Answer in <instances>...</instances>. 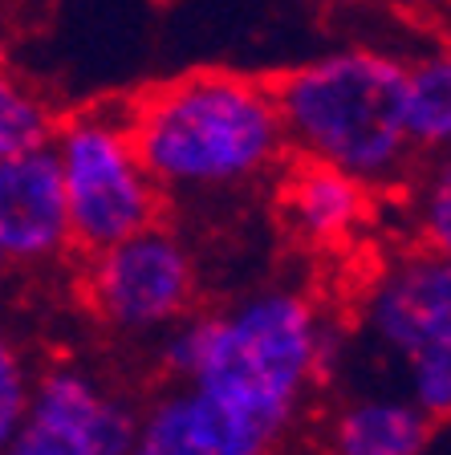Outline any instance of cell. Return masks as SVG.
Masks as SVG:
<instances>
[{"label":"cell","mask_w":451,"mask_h":455,"mask_svg":"<svg viewBox=\"0 0 451 455\" xmlns=\"http://www.w3.org/2000/svg\"><path fill=\"white\" fill-rule=\"evenodd\" d=\"M0 66H4V41H0Z\"/></svg>","instance_id":"2e32d148"},{"label":"cell","mask_w":451,"mask_h":455,"mask_svg":"<svg viewBox=\"0 0 451 455\" xmlns=\"http://www.w3.org/2000/svg\"><path fill=\"white\" fill-rule=\"evenodd\" d=\"M403 126L411 151H447L451 147V57H427L407 66Z\"/></svg>","instance_id":"7c38bea8"},{"label":"cell","mask_w":451,"mask_h":455,"mask_svg":"<svg viewBox=\"0 0 451 455\" xmlns=\"http://www.w3.org/2000/svg\"><path fill=\"white\" fill-rule=\"evenodd\" d=\"M142 167L159 191L199 196L253 183L285 151L273 85L240 74H188L126 110Z\"/></svg>","instance_id":"7a4b0ae2"},{"label":"cell","mask_w":451,"mask_h":455,"mask_svg":"<svg viewBox=\"0 0 451 455\" xmlns=\"http://www.w3.org/2000/svg\"><path fill=\"white\" fill-rule=\"evenodd\" d=\"M139 447V411L77 366L33 374L17 455H126Z\"/></svg>","instance_id":"52a82bcc"},{"label":"cell","mask_w":451,"mask_h":455,"mask_svg":"<svg viewBox=\"0 0 451 455\" xmlns=\"http://www.w3.org/2000/svg\"><path fill=\"white\" fill-rule=\"evenodd\" d=\"M57 131L53 110L45 98L20 77L4 74L0 66V155H20L33 147H49Z\"/></svg>","instance_id":"4fadbf2b"},{"label":"cell","mask_w":451,"mask_h":455,"mask_svg":"<svg viewBox=\"0 0 451 455\" xmlns=\"http://www.w3.org/2000/svg\"><path fill=\"white\" fill-rule=\"evenodd\" d=\"M4 273H9V268H4V260H0V276H4Z\"/></svg>","instance_id":"e0dca14e"},{"label":"cell","mask_w":451,"mask_h":455,"mask_svg":"<svg viewBox=\"0 0 451 455\" xmlns=\"http://www.w3.org/2000/svg\"><path fill=\"white\" fill-rule=\"evenodd\" d=\"M28 390H33V370H28V358L9 333L0 330V451L12 447V435L20 427V415H25Z\"/></svg>","instance_id":"5bb4252c"},{"label":"cell","mask_w":451,"mask_h":455,"mask_svg":"<svg viewBox=\"0 0 451 455\" xmlns=\"http://www.w3.org/2000/svg\"><path fill=\"white\" fill-rule=\"evenodd\" d=\"M447 57H451V49H447Z\"/></svg>","instance_id":"ac0fdd59"},{"label":"cell","mask_w":451,"mask_h":455,"mask_svg":"<svg viewBox=\"0 0 451 455\" xmlns=\"http://www.w3.org/2000/svg\"><path fill=\"white\" fill-rule=\"evenodd\" d=\"M419 220H423L427 248H435V252H443L451 260V163L427 183L423 204H419Z\"/></svg>","instance_id":"9a60e30c"},{"label":"cell","mask_w":451,"mask_h":455,"mask_svg":"<svg viewBox=\"0 0 451 455\" xmlns=\"http://www.w3.org/2000/svg\"><path fill=\"white\" fill-rule=\"evenodd\" d=\"M281 208L305 240H338L362 220L366 183L338 167H329V163L305 159L285 180Z\"/></svg>","instance_id":"8fae6325"},{"label":"cell","mask_w":451,"mask_h":455,"mask_svg":"<svg viewBox=\"0 0 451 455\" xmlns=\"http://www.w3.org/2000/svg\"><path fill=\"white\" fill-rule=\"evenodd\" d=\"M435 419L407 395H362L334 415L329 443L342 455H419L435 435Z\"/></svg>","instance_id":"30bf717a"},{"label":"cell","mask_w":451,"mask_h":455,"mask_svg":"<svg viewBox=\"0 0 451 455\" xmlns=\"http://www.w3.org/2000/svg\"><path fill=\"white\" fill-rule=\"evenodd\" d=\"M53 155L69 212V240L85 256L159 220V183L142 167L126 118L85 110L57 123Z\"/></svg>","instance_id":"5b68a950"},{"label":"cell","mask_w":451,"mask_h":455,"mask_svg":"<svg viewBox=\"0 0 451 455\" xmlns=\"http://www.w3.org/2000/svg\"><path fill=\"white\" fill-rule=\"evenodd\" d=\"M69 212L53 147L0 155V260L37 268L69 252Z\"/></svg>","instance_id":"ba28073f"},{"label":"cell","mask_w":451,"mask_h":455,"mask_svg":"<svg viewBox=\"0 0 451 455\" xmlns=\"http://www.w3.org/2000/svg\"><path fill=\"white\" fill-rule=\"evenodd\" d=\"M90 305L110 330H171L196 305V265L183 240L155 220L134 236L94 252Z\"/></svg>","instance_id":"8992f818"},{"label":"cell","mask_w":451,"mask_h":455,"mask_svg":"<svg viewBox=\"0 0 451 455\" xmlns=\"http://www.w3.org/2000/svg\"><path fill=\"white\" fill-rule=\"evenodd\" d=\"M142 455H256L261 443L212 395L191 382L167 387L139 411Z\"/></svg>","instance_id":"9c48e42d"},{"label":"cell","mask_w":451,"mask_h":455,"mask_svg":"<svg viewBox=\"0 0 451 455\" xmlns=\"http://www.w3.org/2000/svg\"><path fill=\"white\" fill-rule=\"evenodd\" d=\"M163 366L175 382L216 398L269 451L289 435L313 382L326 374L329 330L301 293L269 289L228 309L179 317Z\"/></svg>","instance_id":"6da1fadb"},{"label":"cell","mask_w":451,"mask_h":455,"mask_svg":"<svg viewBox=\"0 0 451 455\" xmlns=\"http://www.w3.org/2000/svg\"><path fill=\"white\" fill-rule=\"evenodd\" d=\"M407 61L374 49H342L273 82L285 139L305 159L362 183L395 180L411 159L403 126Z\"/></svg>","instance_id":"3957f363"},{"label":"cell","mask_w":451,"mask_h":455,"mask_svg":"<svg viewBox=\"0 0 451 455\" xmlns=\"http://www.w3.org/2000/svg\"><path fill=\"white\" fill-rule=\"evenodd\" d=\"M362 346L395 370L399 390L435 423L451 419V260L435 248L399 256L362 301Z\"/></svg>","instance_id":"277c9868"}]
</instances>
